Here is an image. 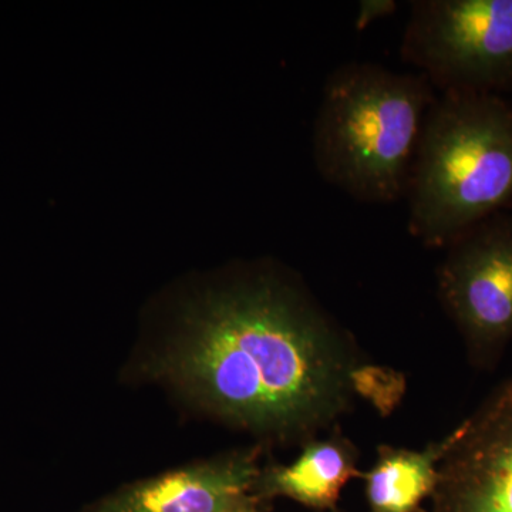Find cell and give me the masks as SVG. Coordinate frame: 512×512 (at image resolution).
Listing matches in <instances>:
<instances>
[{
    "label": "cell",
    "mask_w": 512,
    "mask_h": 512,
    "mask_svg": "<svg viewBox=\"0 0 512 512\" xmlns=\"http://www.w3.org/2000/svg\"><path fill=\"white\" fill-rule=\"evenodd\" d=\"M370 367L298 275L256 262L195 291L134 370L262 446H302L339 426Z\"/></svg>",
    "instance_id": "1"
},
{
    "label": "cell",
    "mask_w": 512,
    "mask_h": 512,
    "mask_svg": "<svg viewBox=\"0 0 512 512\" xmlns=\"http://www.w3.org/2000/svg\"><path fill=\"white\" fill-rule=\"evenodd\" d=\"M437 99L424 74L340 64L326 79L313 161L323 181L363 204L404 200L427 113Z\"/></svg>",
    "instance_id": "2"
},
{
    "label": "cell",
    "mask_w": 512,
    "mask_h": 512,
    "mask_svg": "<svg viewBox=\"0 0 512 512\" xmlns=\"http://www.w3.org/2000/svg\"><path fill=\"white\" fill-rule=\"evenodd\" d=\"M409 234L430 249L512 207V104L444 92L427 113L406 198Z\"/></svg>",
    "instance_id": "3"
},
{
    "label": "cell",
    "mask_w": 512,
    "mask_h": 512,
    "mask_svg": "<svg viewBox=\"0 0 512 512\" xmlns=\"http://www.w3.org/2000/svg\"><path fill=\"white\" fill-rule=\"evenodd\" d=\"M400 57L436 92H512V0H413Z\"/></svg>",
    "instance_id": "4"
},
{
    "label": "cell",
    "mask_w": 512,
    "mask_h": 512,
    "mask_svg": "<svg viewBox=\"0 0 512 512\" xmlns=\"http://www.w3.org/2000/svg\"><path fill=\"white\" fill-rule=\"evenodd\" d=\"M436 281L468 362L495 369L512 343V211L487 218L446 248Z\"/></svg>",
    "instance_id": "5"
},
{
    "label": "cell",
    "mask_w": 512,
    "mask_h": 512,
    "mask_svg": "<svg viewBox=\"0 0 512 512\" xmlns=\"http://www.w3.org/2000/svg\"><path fill=\"white\" fill-rule=\"evenodd\" d=\"M426 512H512V377L450 431Z\"/></svg>",
    "instance_id": "6"
},
{
    "label": "cell",
    "mask_w": 512,
    "mask_h": 512,
    "mask_svg": "<svg viewBox=\"0 0 512 512\" xmlns=\"http://www.w3.org/2000/svg\"><path fill=\"white\" fill-rule=\"evenodd\" d=\"M265 446L238 448L121 485L79 512H247L271 508L255 495Z\"/></svg>",
    "instance_id": "7"
},
{
    "label": "cell",
    "mask_w": 512,
    "mask_h": 512,
    "mask_svg": "<svg viewBox=\"0 0 512 512\" xmlns=\"http://www.w3.org/2000/svg\"><path fill=\"white\" fill-rule=\"evenodd\" d=\"M362 477L359 450L339 426L328 436L302 444L291 464H266L259 474L255 495L266 504L288 498L318 512H339L343 488Z\"/></svg>",
    "instance_id": "8"
},
{
    "label": "cell",
    "mask_w": 512,
    "mask_h": 512,
    "mask_svg": "<svg viewBox=\"0 0 512 512\" xmlns=\"http://www.w3.org/2000/svg\"><path fill=\"white\" fill-rule=\"evenodd\" d=\"M448 444L450 433L423 450L379 446L375 464L360 477L369 512H426Z\"/></svg>",
    "instance_id": "9"
},
{
    "label": "cell",
    "mask_w": 512,
    "mask_h": 512,
    "mask_svg": "<svg viewBox=\"0 0 512 512\" xmlns=\"http://www.w3.org/2000/svg\"><path fill=\"white\" fill-rule=\"evenodd\" d=\"M399 5L396 0H362L357 8L355 28L363 32L369 26L394 15Z\"/></svg>",
    "instance_id": "10"
},
{
    "label": "cell",
    "mask_w": 512,
    "mask_h": 512,
    "mask_svg": "<svg viewBox=\"0 0 512 512\" xmlns=\"http://www.w3.org/2000/svg\"><path fill=\"white\" fill-rule=\"evenodd\" d=\"M271 508H265V510H255V511H247V512H269Z\"/></svg>",
    "instance_id": "11"
}]
</instances>
